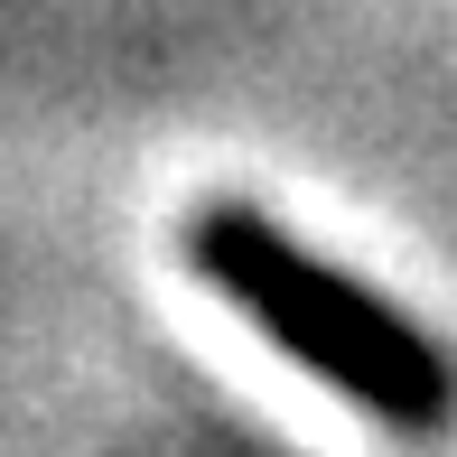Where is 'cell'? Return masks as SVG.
<instances>
[{"mask_svg": "<svg viewBox=\"0 0 457 457\" xmlns=\"http://www.w3.org/2000/svg\"><path fill=\"white\" fill-rule=\"evenodd\" d=\"M187 262H196L271 345H289L318 383H337L345 402L373 411V420H392V429H439L448 420V402H457L448 355L411 318H392L364 280L308 262L280 224L253 215V205H205V215L187 224Z\"/></svg>", "mask_w": 457, "mask_h": 457, "instance_id": "obj_1", "label": "cell"}]
</instances>
